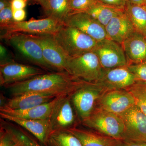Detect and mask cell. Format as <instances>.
<instances>
[{
	"label": "cell",
	"mask_w": 146,
	"mask_h": 146,
	"mask_svg": "<svg viewBox=\"0 0 146 146\" xmlns=\"http://www.w3.org/2000/svg\"><path fill=\"white\" fill-rule=\"evenodd\" d=\"M86 82L66 72H52L4 87L8 89L12 96L35 93L56 97L72 95Z\"/></svg>",
	"instance_id": "1"
},
{
	"label": "cell",
	"mask_w": 146,
	"mask_h": 146,
	"mask_svg": "<svg viewBox=\"0 0 146 146\" xmlns=\"http://www.w3.org/2000/svg\"><path fill=\"white\" fill-rule=\"evenodd\" d=\"M52 36L68 57L93 51L98 42L78 29L64 24L60 26Z\"/></svg>",
	"instance_id": "2"
},
{
	"label": "cell",
	"mask_w": 146,
	"mask_h": 146,
	"mask_svg": "<svg viewBox=\"0 0 146 146\" xmlns=\"http://www.w3.org/2000/svg\"><path fill=\"white\" fill-rule=\"evenodd\" d=\"M104 69L93 51L68 57L67 72L73 76L90 83H97L101 78Z\"/></svg>",
	"instance_id": "3"
},
{
	"label": "cell",
	"mask_w": 146,
	"mask_h": 146,
	"mask_svg": "<svg viewBox=\"0 0 146 146\" xmlns=\"http://www.w3.org/2000/svg\"><path fill=\"white\" fill-rule=\"evenodd\" d=\"M85 126L110 137L123 141L125 126L119 115L97 107L89 118L82 122Z\"/></svg>",
	"instance_id": "4"
},
{
	"label": "cell",
	"mask_w": 146,
	"mask_h": 146,
	"mask_svg": "<svg viewBox=\"0 0 146 146\" xmlns=\"http://www.w3.org/2000/svg\"><path fill=\"white\" fill-rule=\"evenodd\" d=\"M1 36L6 39L11 45L32 63L44 70L54 72L45 60L39 41L32 35L14 33L4 34Z\"/></svg>",
	"instance_id": "5"
},
{
	"label": "cell",
	"mask_w": 146,
	"mask_h": 146,
	"mask_svg": "<svg viewBox=\"0 0 146 146\" xmlns=\"http://www.w3.org/2000/svg\"><path fill=\"white\" fill-rule=\"evenodd\" d=\"M106 91L98 83L86 82L72 94V104L81 122L90 117Z\"/></svg>",
	"instance_id": "6"
},
{
	"label": "cell",
	"mask_w": 146,
	"mask_h": 146,
	"mask_svg": "<svg viewBox=\"0 0 146 146\" xmlns=\"http://www.w3.org/2000/svg\"><path fill=\"white\" fill-rule=\"evenodd\" d=\"M63 24L50 17L41 19H31L22 22L13 21L1 28L4 34L21 33L33 35H53Z\"/></svg>",
	"instance_id": "7"
},
{
	"label": "cell",
	"mask_w": 146,
	"mask_h": 146,
	"mask_svg": "<svg viewBox=\"0 0 146 146\" xmlns=\"http://www.w3.org/2000/svg\"><path fill=\"white\" fill-rule=\"evenodd\" d=\"M93 51L105 69L124 67L128 65L122 45L111 39H105L98 42Z\"/></svg>",
	"instance_id": "8"
},
{
	"label": "cell",
	"mask_w": 146,
	"mask_h": 146,
	"mask_svg": "<svg viewBox=\"0 0 146 146\" xmlns=\"http://www.w3.org/2000/svg\"><path fill=\"white\" fill-rule=\"evenodd\" d=\"M44 70L13 61H1L0 65V84H8L27 80L45 74Z\"/></svg>",
	"instance_id": "9"
},
{
	"label": "cell",
	"mask_w": 146,
	"mask_h": 146,
	"mask_svg": "<svg viewBox=\"0 0 146 146\" xmlns=\"http://www.w3.org/2000/svg\"><path fill=\"white\" fill-rule=\"evenodd\" d=\"M118 115L124 124V140L146 142V115L136 105Z\"/></svg>",
	"instance_id": "10"
},
{
	"label": "cell",
	"mask_w": 146,
	"mask_h": 146,
	"mask_svg": "<svg viewBox=\"0 0 146 146\" xmlns=\"http://www.w3.org/2000/svg\"><path fill=\"white\" fill-rule=\"evenodd\" d=\"M134 98L127 89L107 90L102 94L97 107L119 115L135 105Z\"/></svg>",
	"instance_id": "11"
},
{
	"label": "cell",
	"mask_w": 146,
	"mask_h": 146,
	"mask_svg": "<svg viewBox=\"0 0 146 146\" xmlns=\"http://www.w3.org/2000/svg\"><path fill=\"white\" fill-rule=\"evenodd\" d=\"M63 24L78 29L97 42L108 39L105 27L86 12L70 13Z\"/></svg>",
	"instance_id": "12"
},
{
	"label": "cell",
	"mask_w": 146,
	"mask_h": 146,
	"mask_svg": "<svg viewBox=\"0 0 146 146\" xmlns=\"http://www.w3.org/2000/svg\"><path fill=\"white\" fill-rule=\"evenodd\" d=\"M71 95L58 97L49 119L53 131L67 130L74 127L75 115L72 106Z\"/></svg>",
	"instance_id": "13"
},
{
	"label": "cell",
	"mask_w": 146,
	"mask_h": 146,
	"mask_svg": "<svg viewBox=\"0 0 146 146\" xmlns=\"http://www.w3.org/2000/svg\"><path fill=\"white\" fill-rule=\"evenodd\" d=\"M33 35L40 43L43 56L46 63L55 72H67L68 57L56 44L52 35Z\"/></svg>",
	"instance_id": "14"
},
{
	"label": "cell",
	"mask_w": 146,
	"mask_h": 146,
	"mask_svg": "<svg viewBox=\"0 0 146 146\" xmlns=\"http://www.w3.org/2000/svg\"><path fill=\"white\" fill-rule=\"evenodd\" d=\"M135 76L127 66L105 69L101 78L97 83L106 90L127 89L136 82Z\"/></svg>",
	"instance_id": "15"
},
{
	"label": "cell",
	"mask_w": 146,
	"mask_h": 146,
	"mask_svg": "<svg viewBox=\"0 0 146 146\" xmlns=\"http://www.w3.org/2000/svg\"><path fill=\"white\" fill-rule=\"evenodd\" d=\"M0 116L3 119L12 122L26 129L42 145L46 146L48 138L53 131L49 120L22 119L3 113H0Z\"/></svg>",
	"instance_id": "16"
},
{
	"label": "cell",
	"mask_w": 146,
	"mask_h": 146,
	"mask_svg": "<svg viewBox=\"0 0 146 146\" xmlns=\"http://www.w3.org/2000/svg\"><path fill=\"white\" fill-rule=\"evenodd\" d=\"M105 28L108 39L121 45L135 31L132 23L125 11L113 17Z\"/></svg>",
	"instance_id": "17"
},
{
	"label": "cell",
	"mask_w": 146,
	"mask_h": 146,
	"mask_svg": "<svg viewBox=\"0 0 146 146\" xmlns=\"http://www.w3.org/2000/svg\"><path fill=\"white\" fill-rule=\"evenodd\" d=\"M55 98L38 93H26L5 100L1 102V107L14 110L28 109L48 102Z\"/></svg>",
	"instance_id": "18"
},
{
	"label": "cell",
	"mask_w": 146,
	"mask_h": 146,
	"mask_svg": "<svg viewBox=\"0 0 146 146\" xmlns=\"http://www.w3.org/2000/svg\"><path fill=\"white\" fill-rule=\"evenodd\" d=\"M121 45L128 65L140 63L146 59V36L145 35L134 31Z\"/></svg>",
	"instance_id": "19"
},
{
	"label": "cell",
	"mask_w": 146,
	"mask_h": 146,
	"mask_svg": "<svg viewBox=\"0 0 146 146\" xmlns=\"http://www.w3.org/2000/svg\"><path fill=\"white\" fill-rule=\"evenodd\" d=\"M57 98L56 97L48 102L28 109L14 110L0 107V113L28 119H49Z\"/></svg>",
	"instance_id": "20"
},
{
	"label": "cell",
	"mask_w": 146,
	"mask_h": 146,
	"mask_svg": "<svg viewBox=\"0 0 146 146\" xmlns=\"http://www.w3.org/2000/svg\"><path fill=\"white\" fill-rule=\"evenodd\" d=\"M81 142L83 146H117L122 141L98 131L73 127L67 129Z\"/></svg>",
	"instance_id": "21"
},
{
	"label": "cell",
	"mask_w": 146,
	"mask_h": 146,
	"mask_svg": "<svg viewBox=\"0 0 146 146\" xmlns=\"http://www.w3.org/2000/svg\"><path fill=\"white\" fill-rule=\"evenodd\" d=\"M135 31L146 36V6L137 5L128 2L125 9Z\"/></svg>",
	"instance_id": "22"
},
{
	"label": "cell",
	"mask_w": 146,
	"mask_h": 146,
	"mask_svg": "<svg viewBox=\"0 0 146 146\" xmlns=\"http://www.w3.org/2000/svg\"><path fill=\"white\" fill-rule=\"evenodd\" d=\"M47 17H50L63 24L71 13L69 0H47L42 7Z\"/></svg>",
	"instance_id": "23"
},
{
	"label": "cell",
	"mask_w": 146,
	"mask_h": 146,
	"mask_svg": "<svg viewBox=\"0 0 146 146\" xmlns=\"http://www.w3.org/2000/svg\"><path fill=\"white\" fill-rule=\"evenodd\" d=\"M125 11V9L116 8L99 3L86 12L104 27L113 17Z\"/></svg>",
	"instance_id": "24"
},
{
	"label": "cell",
	"mask_w": 146,
	"mask_h": 146,
	"mask_svg": "<svg viewBox=\"0 0 146 146\" xmlns=\"http://www.w3.org/2000/svg\"><path fill=\"white\" fill-rule=\"evenodd\" d=\"M46 146H83L81 142L67 130H53L50 134Z\"/></svg>",
	"instance_id": "25"
},
{
	"label": "cell",
	"mask_w": 146,
	"mask_h": 146,
	"mask_svg": "<svg viewBox=\"0 0 146 146\" xmlns=\"http://www.w3.org/2000/svg\"><path fill=\"white\" fill-rule=\"evenodd\" d=\"M1 125L4 127L13 134L20 146H41L20 126L1 121Z\"/></svg>",
	"instance_id": "26"
},
{
	"label": "cell",
	"mask_w": 146,
	"mask_h": 146,
	"mask_svg": "<svg viewBox=\"0 0 146 146\" xmlns=\"http://www.w3.org/2000/svg\"><path fill=\"white\" fill-rule=\"evenodd\" d=\"M127 90L133 96L135 105L146 115V82L136 81Z\"/></svg>",
	"instance_id": "27"
},
{
	"label": "cell",
	"mask_w": 146,
	"mask_h": 146,
	"mask_svg": "<svg viewBox=\"0 0 146 146\" xmlns=\"http://www.w3.org/2000/svg\"><path fill=\"white\" fill-rule=\"evenodd\" d=\"M98 0H69L71 13L86 12L99 3Z\"/></svg>",
	"instance_id": "28"
},
{
	"label": "cell",
	"mask_w": 146,
	"mask_h": 146,
	"mask_svg": "<svg viewBox=\"0 0 146 146\" xmlns=\"http://www.w3.org/2000/svg\"><path fill=\"white\" fill-rule=\"evenodd\" d=\"M127 67L135 76L136 81L146 82V59L140 63L129 64Z\"/></svg>",
	"instance_id": "29"
},
{
	"label": "cell",
	"mask_w": 146,
	"mask_h": 146,
	"mask_svg": "<svg viewBox=\"0 0 146 146\" xmlns=\"http://www.w3.org/2000/svg\"><path fill=\"white\" fill-rule=\"evenodd\" d=\"M0 146H20L13 134L1 125Z\"/></svg>",
	"instance_id": "30"
},
{
	"label": "cell",
	"mask_w": 146,
	"mask_h": 146,
	"mask_svg": "<svg viewBox=\"0 0 146 146\" xmlns=\"http://www.w3.org/2000/svg\"><path fill=\"white\" fill-rule=\"evenodd\" d=\"M13 10L10 6L0 11V27L1 29L13 22Z\"/></svg>",
	"instance_id": "31"
},
{
	"label": "cell",
	"mask_w": 146,
	"mask_h": 146,
	"mask_svg": "<svg viewBox=\"0 0 146 146\" xmlns=\"http://www.w3.org/2000/svg\"><path fill=\"white\" fill-rule=\"evenodd\" d=\"M99 2L116 8L125 9L127 0H98Z\"/></svg>",
	"instance_id": "32"
},
{
	"label": "cell",
	"mask_w": 146,
	"mask_h": 146,
	"mask_svg": "<svg viewBox=\"0 0 146 146\" xmlns=\"http://www.w3.org/2000/svg\"><path fill=\"white\" fill-rule=\"evenodd\" d=\"M28 0H11V7L12 10L25 9Z\"/></svg>",
	"instance_id": "33"
},
{
	"label": "cell",
	"mask_w": 146,
	"mask_h": 146,
	"mask_svg": "<svg viewBox=\"0 0 146 146\" xmlns=\"http://www.w3.org/2000/svg\"><path fill=\"white\" fill-rule=\"evenodd\" d=\"M13 16L14 21L22 22L26 18V12L25 9L13 10Z\"/></svg>",
	"instance_id": "34"
},
{
	"label": "cell",
	"mask_w": 146,
	"mask_h": 146,
	"mask_svg": "<svg viewBox=\"0 0 146 146\" xmlns=\"http://www.w3.org/2000/svg\"><path fill=\"white\" fill-rule=\"evenodd\" d=\"M122 143L123 146H146V142L144 141L124 140Z\"/></svg>",
	"instance_id": "35"
},
{
	"label": "cell",
	"mask_w": 146,
	"mask_h": 146,
	"mask_svg": "<svg viewBox=\"0 0 146 146\" xmlns=\"http://www.w3.org/2000/svg\"><path fill=\"white\" fill-rule=\"evenodd\" d=\"M11 0H0V11L10 6Z\"/></svg>",
	"instance_id": "36"
},
{
	"label": "cell",
	"mask_w": 146,
	"mask_h": 146,
	"mask_svg": "<svg viewBox=\"0 0 146 146\" xmlns=\"http://www.w3.org/2000/svg\"><path fill=\"white\" fill-rule=\"evenodd\" d=\"M7 51L5 47L3 45H0V56H1V61L4 60L6 56Z\"/></svg>",
	"instance_id": "37"
},
{
	"label": "cell",
	"mask_w": 146,
	"mask_h": 146,
	"mask_svg": "<svg viewBox=\"0 0 146 146\" xmlns=\"http://www.w3.org/2000/svg\"><path fill=\"white\" fill-rule=\"evenodd\" d=\"M127 1L128 2L133 4L146 6V0H127Z\"/></svg>",
	"instance_id": "38"
},
{
	"label": "cell",
	"mask_w": 146,
	"mask_h": 146,
	"mask_svg": "<svg viewBox=\"0 0 146 146\" xmlns=\"http://www.w3.org/2000/svg\"><path fill=\"white\" fill-rule=\"evenodd\" d=\"M47 0H35V2H36L39 3L41 5L42 7H44L45 5L46 2Z\"/></svg>",
	"instance_id": "39"
},
{
	"label": "cell",
	"mask_w": 146,
	"mask_h": 146,
	"mask_svg": "<svg viewBox=\"0 0 146 146\" xmlns=\"http://www.w3.org/2000/svg\"><path fill=\"white\" fill-rule=\"evenodd\" d=\"M117 146H123L122 143V141L121 142V143H120L119 144V145H117Z\"/></svg>",
	"instance_id": "40"
},
{
	"label": "cell",
	"mask_w": 146,
	"mask_h": 146,
	"mask_svg": "<svg viewBox=\"0 0 146 146\" xmlns=\"http://www.w3.org/2000/svg\"><path fill=\"white\" fill-rule=\"evenodd\" d=\"M28 1H33L34 2H35V0H28Z\"/></svg>",
	"instance_id": "41"
},
{
	"label": "cell",
	"mask_w": 146,
	"mask_h": 146,
	"mask_svg": "<svg viewBox=\"0 0 146 146\" xmlns=\"http://www.w3.org/2000/svg\"></svg>",
	"instance_id": "42"
}]
</instances>
